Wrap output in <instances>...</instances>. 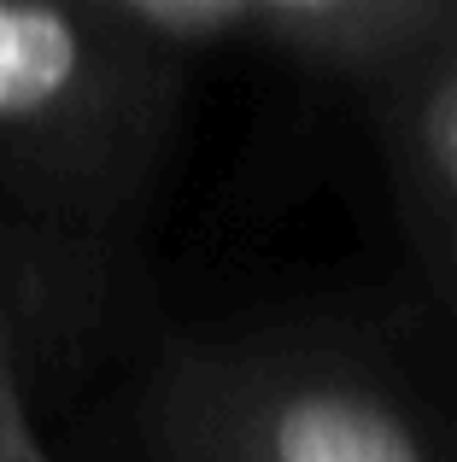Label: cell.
Instances as JSON below:
<instances>
[{"label": "cell", "mask_w": 457, "mask_h": 462, "mask_svg": "<svg viewBox=\"0 0 457 462\" xmlns=\"http://www.w3.org/2000/svg\"><path fill=\"white\" fill-rule=\"evenodd\" d=\"M141 421L159 462H457L399 381L322 346H176Z\"/></svg>", "instance_id": "obj_1"}, {"label": "cell", "mask_w": 457, "mask_h": 462, "mask_svg": "<svg viewBox=\"0 0 457 462\" xmlns=\"http://www.w3.org/2000/svg\"><path fill=\"white\" fill-rule=\"evenodd\" d=\"M159 47L100 0H0V164L70 193L124 188L171 112Z\"/></svg>", "instance_id": "obj_2"}, {"label": "cell", "mask_w": 457, "mask_h": 462, "mask_svg": "<svg viewBox=\"0 0 457 462\" xmlns=\"http://www.w3.org/2000/svg\"><path fill=\"white\" fill-rule=\"evenodd\" d=\"M399 199L457 293V6L376 82Z\"/></svg>", "instance_id": "obj_3"}, {"label": "cell", "mask_w": 457, "mask_h": 462, "mask_svg": "<svg viewBox=\"0 0 457 462\" xmlns=\"http://www.w3.org/2000/svg\"><path fill=\"white\" fill-rule=\"evenodd\" d=\"M457 0H247V30L376 88Z\"/></svg>", "instance_id": "obj_4"}, {"label": "cell", "mask_w": 457, "mask_h": 462, "mask_svg": "<svg viewBox=\"0 0 457 462\" xmlns=\"http://www.w3.org/2000/svg\"><path fill=\"white\" fill-rule=\"evenodd\" d=\"M153 42H218L247 30V0H100Z\"/></svg>", "instance_id": "obj_5"}, {"label": "cell", "mask_w": 457, "mask_h": 462, "mask_svg": "<svg viewBox=\"0 0 457 462\" xmlns=\"http://www.w3.org/2000/svg\"><path fill=\"white\" fill-rule=\"evenodd\" d=\"M0 462H53L35 433V416H30V398H23V381H18V351H12V334L0 322Z\"/></svg>", "instance_id": "obj_6"}]
</instances>
